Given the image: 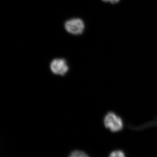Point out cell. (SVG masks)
Segmentation results:
<instances>
[{
    "instance_id": "obj_1",
    "label": "cell",
    "mask_w": 157,
    "mask_h": 157,
    "mask_svg": "<svg viewBox=\"0 0 157 157\" xmlns=\"http://www.w3.org/2000/svg\"><path fill=\"white\" fill-rule=\"evenodd\" d=\"M103 123L106 128L112 133H118L122 131L124 124L123 119L113 111H109L103 118Z\"/></svg>"
},
{
    "instance_id": "obj_2",
    "label": "cell",
    "mask_w": 157,
    "mask_h": 157,
    "mask_svg": "<svg viewBox=\"0 0 157 157\" xmlns=\"http://www.w3.org/2000/svg\"><path fill=\"white\" fill-rule=\"evenodd\" d=\"M64 26L68 33L74 35L82 34L85 29L84 22L79 18H73L67 21Z\"/></svg>"
},
{
    "instance_id": "obj_3",
    "label": "cell",
    "mask_w": 157,
    "mask_h": 157,
    "mask_svg": "<svg viewBox=\"0 0 157 157\" xmlns=\"http://www.w3.org/2000/svg\"><path fill=\"white\" fill-rule=\"evenodd\" d=\"M51 71L54 74L60 76H64L69 70L67 62L65 59H54L50 64Z\"/></svg>"
},
{
    "instance_id": "obj_4",
    "label": "cell",
    "mask_w": 157,
    "mask_h": 157,
    "mask_svg": "<svg viewBox=\"0 0 157 157\" xmlns=\"http://www.w3.org/2000/svg\"><path fill=\"white\" fill-rule=\"evenodd\" d=\"M108 157H126V156L123 151L116 150L111 152Z\"/></svg>"
},
{
    "instance_id": "obj_5",
    "label": "cell",
    "mask_w": 157,
    "mask_h": 157,
    "mask_svg": "<svg viewBox=\"0 0 157 157\" xmlns=\"http://www.w3.org/2000/svg\"><path fill=\"white\" fill-rule=\"evenodd\" d=\"M70 155L74 157H90L84 152L77 150L73 151Z\"/></svg>"
},
{
    "instance_id": "obj_6",
    "label": "cell",
    "mask_w": 157,
    "mask_h": 157,
    "mask_svg": "<svg viewBox=\"0 0 157 157\" xmlns=\"http://www.w3.org/2000/svg\"><path fill=\"white\" fill-rule=\"evenodd\" d=\"M120 0H109V2L112 4H116L119 2Z\"/></svg>"
},
{
    "instance_id": "obj_7",
    "label": "cell",
    "mask_w": 157,
    "mask_h": 157,
    "mask_svg": "<svg viewBox=\"0 0 157 157\" xmlns=\"http://www.w3.org/2000/svg\"><path fill=\"white\" fill-rule=\"evenodd\" d=\"M102 1H104V2H109V0H102Z\"/></svg>"
},
{
    "instance_id": "obj_8",
    "label": "cell",
    "mask_w": 157,
    "mask_h": 157,
    "mask_svg": "<svg viewBox=\"0 0 157 157\" xmlns=\"http://www.w3.org/2000/svg\"><path fill=\"white\" fill-rule=\"evenodd\" d=\"M69 157H73V156L71 155H70V156H69Z\"/></svg>"
}]
</instances>
